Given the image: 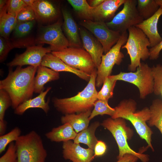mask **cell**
I'll return each instance as SVG.
<instances>
[{
	"label": "cell",
	"instance_id": "obj_1",
	"mask_svg": "<svg viewBox=\"0 0 162 162\" xmlns=\"http://www.w3.org/2000/svg\"><path fill=\"white\" fill-rule=\"evenodd\" d=\"M37 68L32 66L25 68L17 66L13 71L10 69L6 78L0 81V89L9 94L14 110L33 96Z\"/></svg>",
	"mask_w": 162,
	"mask_h": 162
},
{
	"label": "cell",
	"instance_id": "obj_2",
	"mask_svg": "<svg viewBox=\"0 0 162 162\" xmlns=\"http://www.w3.org/2000/svg\"><path fill=\"white\" fill-rule=\"evenodd\" d=\"M97 75V69L91 74L86 86L74 96L63 98H53L52 102L56 109L64 115L92 110L98 99V92L96 88Z\"/></svg>",
	"mask_w": 162,
	"mask_h": 162
},
{
	"label": "cell",
	"instance_id": "obj_3",
	"mask_svg": "<svg viewBox=\"0 0 162 162\" xmlns=\"http://www.w3.org/2000/svg\"><path fill=\"white\" fill-rule=\"evenodd\" d=\"M114 108L115 112L111 118H122L129 121L140 137L146 140L148 146L154 151L151 142L153 132L146 123L150 117L149 108L146 107L141 110L136 111V102L133 99H129L122 100Z\"/></svg>",
	"mask_w": 162,
	"mask_h": 162
},
{
	"label": "cell",
	"instance_id": "obj_4",
	"mask_svg": "<svg viewBox=\"0 0 162 162\" xmlns=\"http://www.w3.org/2000/svg\"><path fill=\"white\" fill-rule=\"evenodd\" d=\"M15 144L17 162H45L47 151L41 136L35 131L20 136Z\"/></svg>",
	"mask_w": 162,
	"mask_h": 162
},
{
	"label": "cell",
	"instance_id": "obj_5",
	"mask_svg": "<svg viewBox=\"0 0 162 162\" xmlns=\"http://www.w3.org/2000/svg\"><path fill=\"white\" fill-rule=\"evenodd\" d=\"M100 125L111 133L116 142L119 149L117 157L118 160L125 154H129L137 156L142 162H148V155L136 152L128 145L127 140L131 139L133 132L131 129L127 126L125 119L108 118L104 120Z\"/></svg>",
	"mask_w": 162,
	"mask_h": 162
},
{
	"label": "cell",
	"instance_id": "obj_6",
	"mask_svg": "<svg viewBox=\"0 0 162 162\" xmlns=\"http://www.w3.org/2000/svg\"><path fill=\"white\" fill-rule=\"evenodd\" d=\"M128 30L127 40L122 49L127 50L130 60L128 69L133 72L141 65V60L145 61L149 57V50L148 47H150V44L146 36L139 28L133 26Z\"/></svg>",
	"mask_w": 162,
	"mask_h": 162
},
{
	"label": "cell",
	"instance_id": "obj_7",
	"mask_svg": "<svg viewBox=\"0 0 162 162\" xmlns=\"http://www.w3.org/2000/svg\"><path fill=\"white\" fill-rule=\"evenodd\" d=\"M110 77L115 80H122L136 86L139 89L141 99H144L153 92L154 80L152 68L147 63H141L135 72H121Z\"/></svg>",
	"mask_w": 162,
	"mask_h": 162
},
{
	"label": "cell",
	"instance_id": "obj_8",
	"mask_svg": "<svg viewBox=\"0 0 162 162\" xmlns=\"http://www.w3.org/2000/svg\"><path fill=\"white\" fill-rule=\"evenodd\" d=\"M128 37L127 31L122 33L117 43L107 53L102 56L101 63L97 69L96 87L101 86L105 78L110 76L114 65H119L122 62L124 55L121 51V49L126 43Z\"/></svg>",
	"mask_w": 162,
	"mask_h": 162
},
{
	"label": "cell",
	"instance_id": "obj_9",
	"mask_svg": "<svg viewBox=\"0 0 162 162\" xmlns=\"http://www.w3.org/2000/svg\"><path fill=\"white\" fill-rule=\"evenodd\" d=\"M51 53L70 67L89 75L97 69L91 56L82 48L69 46Z\"/></svg>",
	"mask_w": 162,
	"mask_h": 162
},
{
	"label": "cell",
	"instance_id": "obj_10",
	"mask_svg": "<svg viewBox=\"0 0 162 162\" xmlns=\"http://www.w3.org/2000/svg\"><path fill=\"white\" fill-rule=\"evenodd\" d=\"M137 0H126L122 9L111 20L106 22L108 27L122 34L142 22L144 20L137 11Z\"/></svg>",
	"mask_w": 162,
	"mask_h": 162
},
{
	"label": "cell",
	"instance_id": "obj_11",
	"mask_svg": "<svg viewBox=\"0 0 162 162\" xmlns=\"http://www.w3.org/2000/svg\"><path fill=\"white\" fill-rule=\"evenodd\" d=\"M59 21L40 27L39 32L35 40V43L50 45L52 51H58L69 47L67 38L64 35Z\"/></svg>",
	"mask_w": 162,
	"mask_h": 162
},
{
	"label": "cell",
	"instance_id": "obj_12",
	"mask_svg": "<svg viewBox=\"0 0 162 162\" xmlns=\"http://www.w3.org/2000/svg\"><path fill=\"white\" fill-rule=\"evenodd\" d=\"M80 24L92 33L100 42L105 54L117 43L121 35L119 32L109 28L104 22L85 20Z\"/></svg>",
	"mask_w": 162,
	"mask_h": 162
},
{
	"label": "cell",
	"instance_id": "obj_13",
	"mask_svg": "<svg viewBox=\"0 0 162 162\" xmlns=\"http://www.w3.org/2000/svg\"><path fill=\"white\" fill-rule=\"evenodd\" d=\"M51 52L50 47H44L41 45L30 46L27 47L23 53L16 55L12 61L7 63V65L11 67L29 65L38 68L41 65L44 56Z\"/></svg>",
	"mask_w": 162,
	"mask_h": 162
},
{
	"label": "cell",
	"instance_id": "obj_14",
	"mask_svg": "<svg viewBox=\"0 0 162 162\" xmlns=\"http://www.w3.org/2000/svg\"><path fill=\"white\" fill-rule=\"evenodd\" d=\"M63 156L72 162H92L94 158V150L85 148L69 140L63 142Z\"/></svg>",
	"mask_w": 162,
	"mask_h": 162
},
{
	"label": "cell",
	"instance_id": "obj_15",
	"mask_svg": "<svg viewBox=\"0 0 162 162\" xmlns=\"http://www.w3.org/2000/svg\"><path fill=\"white\" fill-rule=\"evenodd\" d=\"M40 65L48 68L58 72H67L72 73L87 82H88L90 79V75L70 67L51 52L46 53L44 56Z\"/></svg>",
	"mask_w": 162,
	"mask_h": 162
},
{
	"label": "cell",
	"instance_id": "obj_16",
	"mask_svg": "<svg viewBox=\"0 0 162 162\" xmlns=\"http://www.w3.org/2000/svg\"><path fill=\"white\" fill-rule=\"evenodd\" d=\"M79 33L82 46L91 56L97 69L101 63L104 52L102 46L96 38L85 29H80Z\"/></svg>",
	"mask_w": 162,
	"mask_h": 162
},
{
	"label": "cell",
	"instance_id": "obj_17",
	"mask_svg": "<svg viewBox=\"0 0 162 162\" xmlns=\"http://www.w3.org/2000/svg\"><path fill=\"white\" fill-rule=\"evenodd\" d=\"M162 15V8L160 7L157 11L152 17L143 20L135 26L140 29L148 38L151 47L158 44L162 38L158 29V24L160 17Z\"/></svg>",
	"mask_w": 162,
	"mask_h": 162
},
{
	"label": "cell",
	"instance_id": "obj_18",
	"mask_svg": "<svg viewBox=\"0 0 162 162\" xmlns=\"http://www.w3.org/2000/svg\"><path fill=\"white\" fill-rule=\"evenodd\" d=\"M125 1L126 0H104L99 5L92 8L93 20H94V21L105 22L113 18L116 10L124 4Z\"/></svg>",
	"mask_w": 162,
	"mask_h": 162
},
{
	"label": "cell",
	"instance_id": "obj_19",
	"mask_svg": "<svg viewBox=\"0 0 162 162\" xmlns=\"http://www.w3.org/2000/svg\"><path fill=\"white\" fill-rule=\"evenodd\" d=\"M64 22V31L70 47L82 48V44L77 26L70 13L65 9L62 10Z\"/></svg>",
	"mask_w": 162,
	"mask_h": 162
},
{
	"label": "cell",
	"instance_id": "obj_20",
	"mask_svg": "<svg viewBox=\"0 0 162 162\" xmlns=\"http://www.w3.org/2000/svg\"><path fill=\"white\" fill-rule=\"evenodd\" d=\"M35 16L36 20L42 23L49 22L58 15L57 11L53 4L46 0H35L32 7Z\"/></svg>",
	"mask_w": 162,
	"mask_h": 162
},
{
	"label": "cell",
	"instance_id": "obj_21",
	"mask_svg": "<svg viewBox=\"0 0 162 162\" xmlns=\"http://www.w3.org/2000/svg\"><path fill=\"white\" fill-rule=\"evenodd\" d=\"M51 89V87H47L37 96L31 98L20 105L14 109V112L18 115H22L28 109L32 108H39L42 109L46 114L50 110L49 101H45L46 95Z\"/></svg>",
	"mask_w": 162,
	"mask_h": 162
},
{
	"label": "cell",
	"instance_id": "obj_22",
	"mask_svg": "<svg viewBox=\"0 0 162 162\" xmlns=\"http://www.w3.org/2000/svg\"><path fill=\"white\" fill-rule=\"evenodd\" d=\"M35 77L34 93L40 94L44 91V85L47 83L58 80L60 78L58 72L45 67L40 65L37 68Z\"/></svg>",
	"mask_w": 162,
	"mask_h": 162
},
{
	"label": "cell",
	"instance_id": "obj_23",
	"mask_svg": "<svg viewBox=\"0 0 162 162\" xmlns=\"http://www.w3.org/2000/svg\"><path fill=\"white\" fill-rule=\"evenodd\" d=\"M77 134L71 125L69 123H66L53 128L50 131L46 133L45 136L51 142H63L74 140Z\"/></svg>",
	"mask_w": 162,
	"mask_h": 162
},
{
	"label": "cell",
	"instance_id": "obj_24",
	"mask_svg": "<svg viewBox=\"0 0 162 162\" xmlns=\"http://www.w3.org/2000/svg\"><path fill=\"white\" fill-rule=\"evenodd\" d=\"M92 111L90 110L78 114L64 115L61 117V123H69L76 133H79L88 127L90 121L89 118Z\"/></svg>",
	"mask_w": 162,
	"mask_h": 162
},
{
	"label": "cell",
	"instance_id": "obj_25",
	"mask_svg": "<svg viewBox=\"0 0 162 162\" xmlns=\"http://www.w3.org/2000/svg\"><path fill=\"white\" fill-rule=\"evenodd\" d=\"M100 125V122L98 121L92 123L87 128L77 134L74 142L77 144H84L88 148L94 150L98 140L95 136V132Z\"/></svg>",
	"mask_w": 162,
	"mask_h": 162
},
{
	"label": "cell",
	"instance_id": "obj_26",
	"mask_svg": "<svg viewBox=\"0 0 162 162\" xmlns=\"http://www.w3.org/2000/svg\"><path fill=\"white\" fill-rule=\"evenodd\" d=\"M17 23L16 17L7 13V4L0 8V36L9 39L11 33L14 31Z\"/></svg>",
	"mask_w": 162,
	"mask_h": 162
},
{
	"label": "cell",
	"instance_id": "obj_27",
	"mask_svg": "<svg viewBox=\"0 0 162 162\" xmlns=\"http://www.w3.org/2000/svg\"><path fill=\"white\" fill-rule=\"evenodd\" d=\"M150 117L147 122L150 126H155L162 135V100H154L149 108Z\"/></svg>",
	"mask_w": 162,
	"mask_h": 162
},
{
	"label": "cell",
	"instance_id": "obj_28",
	"mask_svg": "<svg viewBox=\"0 0 162 162\" xmlns=\"http://www.w3.org/2000/svg\"><path fill=\"white\" fill-rule=\"evenodd\" d=\"M136 8L139 14L144 20L153 16L160 7L155 0H137Z\"/></svg>",
	"mask_w": 162,
	"mask_h": 162
},
{
	"label": "cell",
	"instance_id": "obj_29",
	"mask_svg": "<svg viewBox=\"0 0 162 162\" xmlns=\"http://www.w3.org/2000/svg\"><path fill=\"white\" fill-rule=\"evenodd\" d=\"M75 10L86 20H93L92 9L86 0H68Z\"/></svg>",
	"mask_w": 162,
	"mask_h": 162
},
{
	"label": "cell",
	"instance_id": "obj_30",
	"mask_svg": "<svg viewBox=\"0 0 162 162\" xmlns=\"http://www.w3.org/2000/svg\"><path fill=\"white\" fill-rule=\"evenodd\" d=\"M107 100L97 99L95 102L94 109L92 111L89 119H92L98 115H107L111 117L114 114L115 109L109 105Z\"/></svg>",
	"mask_w": 162,
	"mask_h": 162
},
{
	"label": "cell",
	"instance_id": "obj_31",
	"mask_svg": "<svg viewBox=\"0 0 162 162\" xmlns=\"http://www.w3.org/2000/svg\"><path fill=\"white\" fill-rule=\"evenodd\" d=\"M117 81L112 79L109 76L104 80L101 90L98 92V99L108 100L113 96V91Z\"/></svg>",
	"mask_w": 162,
	"mask_h": 162
},
{
	"label": "cell",
	"instance_id": "obj_32",
	"mask_svg": "<svg viewBox=\"0 0 162 162\" xmlns=\"http://www.w3.org/2000/svg\"><path fill=\"white\" fill-rule=\"evenodd\" d=\"M21 131L18 127H15L9 132L0 136V154L4 151L7 146L16 141L21 136Z\"/></svg>",
	"mask_w": 162,
	"mask_h": 162
},
{
	"label": "cell",
	"instance_id": "obj_33",
	"mask_svg": "<svg viewBox=\"0 0 162 162\" xmlns=\"http://www.w3.org/2000/svg\"><path fill=\"white\" fill-rule=\"evenodd\" d=\"M152 68L154 78L153 92L162 98V64H157Z\"/></svg>",
	"mask_w": 162,
	"mask_h": 162
},
{
	"label": "cell",
	"instance_id": "obj_34",
	"mask_svg": "<svg viewBox=\"0 0 162 162\" xmlns=\"http://www.w3.org/2000/svg\"><path fill=\"white\" fill-rule=\"evenodd\" d=\"M35 23V20L17 22L13 31L14 36L17 38L26 36L31 31Z\"/></svg>",
	"mask_w": 162,
	"mask_h": 162
},
{
	"label": "cell",
	"instance_id": "obj_35",
	"mask_svg": "<svg viewBox=\"0 0 162 162\" xmlns=\"http://www.w3.org/2000/svg\"><path fill=\"white\" fill-rule=\"evenodd\" d=\"M27 6L23 0H9L7 3V13L16 17L18 13Z\"/></svg>",
	"mask_w": 162,
	"mask_h": 162
},
{
	"label": "cell",
	"instance_id": "obj_36",
	"mask_svg": "<svg viewBox=\"0 0 162 162\" xmlns=\"http://www.w3.org/2000/svg\"><path fill=\"white\" fill-rule=\"evenodd\" d=\"M12 105L9 94L5 91L0 89V120H4L6 111Z\"/></svg>",
	"mask_w": 162,
	"mask_h": 162
},
{
	"label": "cell",
	"instance_id": "obj_37",
	"mask_svg": "<svg viewBox=\"0 0 162 162\" xmlns=\"http://www.w3.org/2000/svg\"><path fill=\"white\" fill-rule=\"evenodd\" d=\"M17 22H22L36 20L34 11L32 7L26 6L18 14L16 17Z\"/></svg>",
	"mask_w": 162,
	"mask_h": 162
},
{
	"label": "cell",
	"instance_id": "obj_38",
	"mask_svg": "<svg viewBox=\"0 0 162 162\" xmlns=\"http://www.w3.org/2000/svg\"><path fill=\"white\" fill-rule=\"evenodd\" d=\"M14 48L12 43L9 39L0 36V61L1 62H2L4 61L9 52Z\"/></svg>",
	"mask_w": 162,
	"mask_h": 162
},
{
	"label": "cell",
	"instance_id": "obj_39",
	"mask_svg": "<svg viewBox=\"0 0 162 162\" xmlns=\"http://www.w3.org/2000/svg\"><path fill=\"white\" fill-rule=\"evenodd\" d=\"M17 156L14 142L8 146L5 153L0 158V162H17Z\"/></svg>",
	"mask_w": 162,
	"mask_h": 162
},
{
	"label": "cell",
	"instance_id": "obj_40",
	"mask_svg": "<svg viewBox=\"0 0 162 162\" xmlns=\"http://www.w3.org/2000/svg\"><path fill=\"white\" fill-rule=\"evenodd\" d=\"M107 146L106 143L101 140H98L94 149V157H100L106 152Z\"/></svg>",
	"mask_w": 162,
	"mask_h": 162
},
{
	"label": "cell",
	"instance_id": "obj_41",
	"mask_svg": "<svg viewBox=\"0 0 162 162\" xmlns=\"http://www.w3.org/2000/svg\"><path fill=\"white\" fill-rule=\"evenodd\" d=\"M162 50V40L157 45L149 49L150 60L157 59L159 57L160 52Z\"/></svg>",
	"mask_w": 162,
	"mask_h": 162
},
{
	"label": "cell",
	"instance_id": "obj_42",
	"mask_svg": "<svg viewBox=\"0 0 162 162\" xmlns=\"http://www.w3.org/2000/svg\"><path fill=\"white\" fill-rule=\"evenodd\" d=\"M139 158L131 154H126L116 162H136Z\"/></svg>",
	"mask_w": 162,
	"mask_h": 162
},
{
	"label": "cell",
	"instance_id": "obj_43",
	"mask_svg": "<svg viewBox=\"0 0 162 162\" xmlns=\"http://www.w3.org/2000/svg\"><path fill=\"white\" fill-rule=\"evenodd\" d=\"M7 126V122L4 120H0V135L4 134Z\"/></svg>",
	"mask_w": 162,
	"mask_h": 162
},
{
	"label": "cell",
	"instance_id": "obj_44",
	"mask_svg": "<svg viewBox=\"0 0 162 162\" xmlns=\"http://www.w3.org/2000/svg\"><path fill=\"white\" fill-rule=\"evenodd\" d=\"M104 0H92L88 1V4L92 8L98 6L104 1Z\"/></svg>",
	"mask_w": 162,
	"mask_h": 162
},
{
	"label": "cell",
	"instance_id": "obj_45",
	"mask_svg": "<svg viewBox=\"0 0 162 162\" xmlns=\"http://www.w3.org/2000/svg\"><path fill=\"white\" fill-rule=\"evenodd\" d=\"M27 6L32 7L35 0H23Z\"/></svg>",
	"mask_w": 162,
	"mask_h": 162
},
{
	"label": "cell",
	"instance_id": "obj_46",
	"mask_svg": "<svg viewBox=\"0 0 162 162\" xmlns=\"http://www.w3.org/2000/svg\"><path fill=\"white\" fill-rule=\"evenodd\" d=\"M160 7L162 8V0H155Z\"/></svg>",
	"mask_w": 162,
	"mask_h": 162
}]
</instances>
